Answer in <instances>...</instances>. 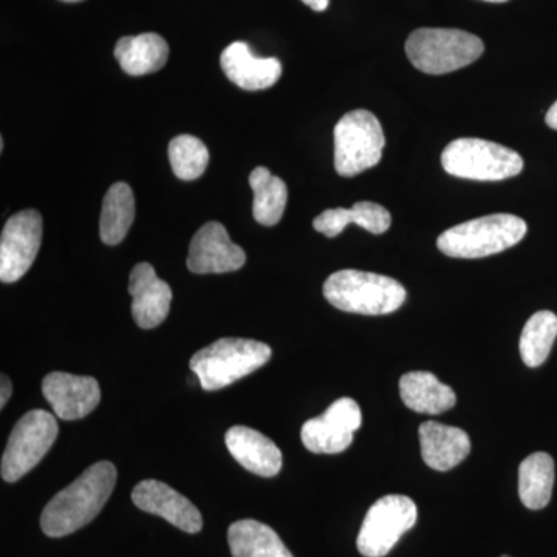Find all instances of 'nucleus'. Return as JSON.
I'll list each match as a JSON object with an SVG mask.
<instances>
[{
	"label": "nucleus",
	"mask_w": 557,
	"mask_h": 557,
	"mask_svg": "<svg viewBox=\"0 0 557 557\" xmlns=\"http://www.w3.org/2000/svg\"><path fill=\"white\" fill-rule=\"evenodd\" d=\"M115 483V465L110 461L91 465L44 508L40 515L44 533L49 537H64L89 525L108 504Z\"/></svg>",
	"instance_id": "1"
},
{
	"label": "nucleus",
	"mask_w": 557,
	"mask_h": 557,
	"mask_svg": "<svg viewBox=\"0 0 557 557\" xmlns=\"http://www.w3.org/2000/svg\"><path fill=\"white\" fill-rule=\"evenodd\" d=\"M324 296L338 310L379 317L394 313L406 302V288L383 274L341 270L325 281Z\"/></svg>",
	"instance_id": "2"
},
{
	"label": "nucleus",
	"mask_w": 557,
	"mask_h": 557,
	"mask_svg": "<svg viewBox=\"0 0 557 557\" xmlns=\"http://www.w3.org/2000/svg\"><path fill=\"white\" fill-rule=\"evenodd\" d=\"M270 358V346L259 341L222 338L197 351L190 358L189 366L200 386L212 392L256 372Z\"/></svg>",
	"instance_id": "3"
},
{
	"label": "nucleus",
	"mask_w": 557,
	"mask_h": 557,
	"mask_svg": "<svg viewBox=\"0 0 557 557\" xmlns=\"http://www.w3.org/2000/svg\"><path fill=\"white\" fill-rule=\"evenodd\" d=\"M525 220L512 214H493L460 223L440 234L437 247L456 259H482L515 247L527 234Z\"/></svg>",
	"instance_id": "4"
},
{
	"label": "nucleus",
	"mask_w": 557,
	"mask_h": 557,
	"mask_svg": "<svg viewBox=\"0 0 557 557\" xmlns=\"http://www.w3.org/2000/svg\"><path fill=\"white\" fill-rule=\"evenodd\" d=\"M485 51L479 36L454 28H420L410 33L406 53L413 67L428 75H446L471 65Z\"/></svg>",
	"instance_id": "5"
},
{
	"label": "nucleus",
	"mask_w": 557,
	"mask_h": 557,
	"mask_svg": "<svg viewBox=\"0 0 557 557\" xmlns=\"http://www.w3.org/2000/svg\"><path fill=\"white\" fill-rule=\"evenodd\" d=\"M442 164L449 175L475 182H502L523 170L516 150L480 138L454 139L443 150Z\"/></svg>",
	"instance_id": "6"
},
{
	"label": "nucleus",
	"mask_w": 557,
	"mask_h": 557,
	"mask_svg": "<svg viewBox=\"0 0 557 557\" xmlns=\"http://www.w3.org/2000/svg\"><path fill=\"white\" fill-rule=\"evenodd\" d=\"M335 170L341 177H355L372 170L383 159L386 145L383 127L372 112L351 110L336 124Z\"/></svg>",
	"instance_id": "7"
},
{
	"label": "nucleus",
	"mask_w": 557,
	"mask_h": 557,
	"mask_svg": "<svg viewBox=\"0 0 557 557\" xmlns=\"http://www.w3.org/2000/svg\"><path fill=\"white\" fill-rule=\"evenodd\" d=\"M58 438V421L53 413L35 409L25 413L11 431L2 457L0 474L13 483L24 478L46 457Z\"/></svg>",
	"instance_id": "8"
},
{
	"label": "nucleus",
	"mask_w": 557,
	"mask_h": 557,
	"mask_svg": "<svg viewBox=\"0 0 557 557\" xmlns=\"http://www.w3.org/2000/svg\"><path fill=\"white\" fill-rule=\"evenodd\" d=\"M418 509L408 496L388 494L370 507L359 530L358 552L364 557H384L394 549L403 534L416 527Z\"/></svg>",
	"instance_id": "9"
},
{
	"label": "nucleus",
	"mask_w": 557,
	"mask_h": 557,
	"mask_svg": "<svg viewBox=\"0 0 557 557\" xmlns=\"http://www.w3.org/2000/svg\"><path fill=\"white\" fill-rule=\"evenodd\" d=\"M42 242V218L25 209L7 220L0 237V281L13 284L32 269Z\"/></svg>",
	"instance_id": "10"
},
{
	"label": "nucleus",
	"mask_w": 557,
	"mask_h": 557,
	"mask_svg": "<svg viewBox=\"0 0 557 557\" xmlns=\"http://www.w3.org/2000/svg\"><path fill=\"white\" fill-rule=\"evenodd\" d=\"M247 255L230 239L228 231L219 222H209L190 240L188 269L196 274H223L240 270Z\"/></svg>",
	"instance_id": "11"
},
{
	"label": "nucleus",
	"mask_w": 557,
	"mask_h": 557,
	"mask_svg": "<svg viewBox=\"0 0 557 557\" xmlns=\"http://www.w3.org/2000/svg\"><path fill=\"white\" fill-rule=\"evenodd\" d=\"M135 507L159 516L185 533L196 534L203 528L199 509L174 487L159 480H143L132 491Z\"/></svg>",
	"instance_id": "12"
},
{
	"label": "nucleus",
	"mask_w": 557,
	"mask_h": 557,
	"mask_svg": "<svg viewBox=\"0 0 557 557\" xmlns=\"http://www.w3.org/2000/svg\"><path fill=\"white\" fill-rule=\"evenodd\" d=\"M42 394L61 420L73 421L89 416L101 401V388L91 376L51 372L42 381Z\"/></svg>",
	"instance_id": "13"
},
{
	"label": "nucleus",
	"mask_w": 557,
	"mask_h": 557,
	"mask_svg": "<svg viewBox=\"0 0 557 557\" xmlns=\"http://www.w3.org/2000/svg\"><path fill=\"white\" fill-rule=\"evenodd\" d=\"M129 293L132 317L138 327L145 330L159 327L170 314L172 289L166 282L157 276L150 263H138L132 270Z\"/></svg>",
	"instance_id": "14"
},
{
	"label": "nucleus",
	"mask_w": 557,
	"mask_h": 557,
	"mask_svg": "<svg viewBox=\"0 0 557 557\" xmlns=\"http://www.w3.org/2000/svg\"><path fill=\"white\" fill-rule=\"evenodd\" d=\"M220 65L226 78L244 90L270 89L282 76V64L277 58H260L240 40L223 50Z\"/></svg>",
	"instance_id": "15"
},
{
	"label": "nucleus",
	"mask_w": 557,
	"mask_h": 557,
	"mask_svg": "<svg viewBox=\"0 0 557 557\" xmlns=\"http://www.w3.org/2000/svg\"><path fill=\"white\" fill-rule=\"evenodd\" d=\"M421 457L429 468L446 472L458 467L471 453V440L463 429L424 421L418 429Z\"/></svg>",
	"instance_id": "16"
},
{
	"label": "nucleus",
	"mask_w": 557,
	"mask_h": 557,
	"mask_svg": "<svg viewBox=\"0 0 557 557\" xmlns=\"http://www.w3.org/2000/svg\"><path fill=\"white\" fill-rule=\"evenodd\" d=\"M226 448L237 463L260 478H274L282 468V453L276 443L259 431L234 426L226 432Z\"/></svg>",
	"instance_id": "17"
},
{
	"label": "nucleus",
	"mask_w": 557,
	"mask_h": 557,
	"mask_svg": "<svg viewBox=\"0 0 557 557\" xmlns=\"http://www.w3.org/2000/svg\"><path fill=\"white\" fill-rule=\"evenodd\" d=\"M403 403L417 413L438 416L456 406V392L431 372H409L399 380Z\"/></svg>",
	"instance_id": "18"
},
{
	"label": "nucleus",
	"mask_w": 557,
	"mask_h": 557,
	"mask_svg": "<svg viewBox=\"0 0 557 557\" xmlns=\"http://www.w3.org/2000/svg\"><path fill=\"white\" fill-rule=\"evenodd\" d=\"M115 58L127 75H149L166 65L170 46L157 33L124 36L116 42Z\"/></svg>",
	"instance_id": "19"
},
{
	"label": "nucleus",
	"mask_w": 557,
	"mask_h": 557,
	"mask_svg": "<svg viewBox=\"0 0 557 557\" xmlns=\"http://www.w3.org/2000/svg\"><path fill=\"white\" fill-rule=\"evenodd\" d=\"M350 223L368 230L372 234L386 233L392 225V215L386 208L373 201H358L354 208L325 209L313 220V228L327 237H336Z\"/></svg>",
	"instance_id": "20"
},
{
	"label": "nucleus",
	"mask_w": 557,
	"mask_h": 557,
	"mask_svg": "<svg viewBox=\"0 0 557 557\" xmlns=\"http://www.w3.org/2000/svg\"><path fill=\"white\" fill-rule=\"evenodd\" d=\"M233 557H295L273 528L258 520H237L228 528Z\"/></svg>",
	"instance_id": "21"
},
{
	"label": "nucleus",
	"mask_w": 557,
	"mask_h": 557,
	"mask_svg": "<svg viewBox=\"0 0 557 557\" xmlns=\"http://www.w3.org/2000/svg\"><path fill=\"white\" fill-rule=\"evenodd\" d=\"M555 461L547 453L528 456L519 468V496L528 509H542L552 500Z\"/></svg>",
	"instance_id": "22"
},
{
	"label": "nucleus",
	"mask_w": 557,
	"mask_h": 557,
	"mask_svg": "<svg viewBox=\"0 0 557 557\" xmlns=\"http://www.w3.org/2000/svg\"><path fill=\"white\" fill-rule=\"evenodd\" d=\"M135 219V199L131 186L119 182L110 186L104 200L100 220V236L106 245H119L129 233Z\"/></svg>",
	"instance_id": "23"
},
{
	"label": "nucleus",
	"mask_w": 557,
	"mask_h": 557,
	"mask_svg": "<svg viewBox=\"0 0 557 557\" xmlns=\"http://www.w3.org/2000/svg\"><path fill=\"white\" fill-rule=\"evenodd\" d=\"M249 185L255 193L252 215L263 226H274L281 222L287 207L288 189L284 180L271 174L267 168H256L249 175Z\"/></svg>",
	"instance_id": "24"
},
{
	"label": "nucleus",
	"mask_w": 557,
	"mask_h": 557,
	"mask_svg": "<svg viewBox=\"0 0 557 557\" xmlns=\"http://www.w3.org/2000/svg\"><path fill=\"white\" fill-rule=\"evenodd\" d=\"M557 338V317L553 311L542 310L528 319L520 335V357L528 368H539L547 361Z\"/></svg>",
	"instance_id": "25"
},
{
	"label": "nucleus",
	"mask_w": 557,
	"mask_h": 557,
	"mask_svg": "<svg viewBox=\"0 0 557 557\" xmlns=\"http://www.w3.org/2000/svg\"><path fill=\"white\" fill-rule=\"evenodd\" d=\"M300 438L310 453L341 454L354 442V432L324 412L321 417L306 421Z\"/></svg>",
	"instance_id": "26"
},
{
	"label": "nucleus",
	"mask_w": 557,
	"mask_h": 557,
	"mask_svg": "<svg viewBox=\"0 0 557 557\" xmlns=\"http://www.w3.org/2000/svg\"><path fill=\"white\" fill-rule=\"evenodd\" d=\"M170 161L172 171L180 180L193 182L207 171L208 148L193 135H178L170 143Z\"/></svg>",
	"instance_id": "27"
},
{
	"label": "nucleus",
	"mask_w": 557,
	"mask_h": 557,
	"mask_svg": "<svg viewBox=\"0 0 557 557\" xmlns=\"http://www.w3.org/2000/svg\"><path fill=\"white\" fill-rule=\"evenodd\" d=\"M325 413H329L330 417L338 420L339 423H343L344 426L348 429L350 432H357L362 424V413L361 409H359V405L355 399L351 398H341L336 399L332 406Z\"/></svg>",
	"instance_id": "28"
},
{
	"label": "nucleus",
	"mask_w": 557,
	"mask_h": 557,
	"mask_svg": "<svg viewBox=\"0 0 557 557\" xmlns=\"http://www.w3.org/2000/svg\"><path fill=\"white\" fill-rule=\"evenodd\" d=\"M0 388H2V392H0V408H5L11 394H13V386H11L9 376L2 375V386H0Z\"/></svg>",
	"instance_id": "29"
},
{
	"label": "nucleus",
	"mask_w": 557,
	"mask_h": 557,
	"mask_svg": "<svg viewBox=\"0 0 557 557\" xmlns=\"http://www.w3.org/2000/svg\"><path fill=\"white\" fill-rule=\"evenodd\" d=\"M545 123H547V126L552 127V129L557 131V101L549 108L547 116H545Z\"/></svg>",
	"instance_id": "30"
},
{
	"label": "nucleus",
	"mask_w": 557,
	"mask_h": 557,
	"mask_svg": "<svg viewBox=\"0 0 557 557\" xmlns=\"http://www.w3.org/2000/svg\"><path fill=\"white\" fill-rule=\"evenodd\" d=\"M302 2L314 11H325L330 5V0H302Z\"/></svg>",
	"instance_id": "31"
},
{
	"label": "nucleus",
	"mask_w": 557,
	"mask_h": 557,
	"mask_svg": "<svg viewBox=\"0 0 557 557\" xmlns=\"http://www.w3.org/2000/svg\"><path fill=\"white\" fill-rule=\"evenodd\" d=\"M485 2L504 3V2H508V0H485Z\"/></svg>",
	"instance_id": "32"
},
{
	"label": "nucleus",
	"mask_w": 557,
	"mask_h": 557,
	"mask_svg": "<svg viewBox=\"0 0 557 557\" xmlns=\"http://www.w3.org/2000/svg\"><path fill=\"white\" fill-rule=\"evenodd\" d=\"M62 2L76 3V2H83V0H62Z\"/></svg>",
	"instance_id": "33"
},
{
	"label": "nucleus",
	"mask_w": 557,
	"mask_h": 557,
	"mask_svg": "<svg viewBox=\"0 0 557 557\" xmlns=\"http://www.w3.org/2000/svg\"><path fill=\"white\" fill-rule=\"evenodd\" d=\"M502 557H509V556H502Z\"/></svg>",
	"instance_id": "34"
}]
</instances>
